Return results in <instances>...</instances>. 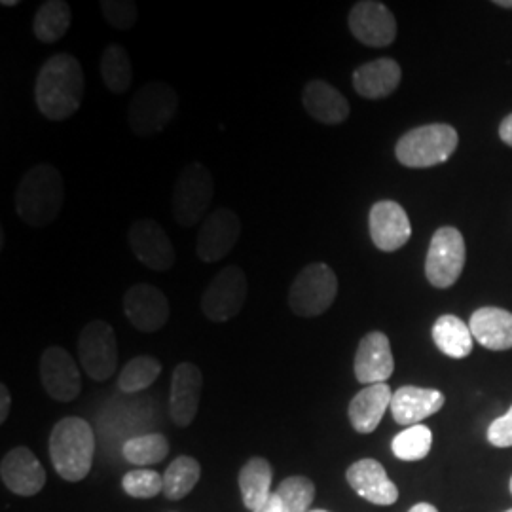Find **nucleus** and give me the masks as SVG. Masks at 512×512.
<instances>
[{"label": "nucleus", "mask_w": 512, "mask_h": 512, "mask_svg": "<svg viewBox=\"0 0 512 512\" xmlns=\"http://www.w3.org/2000/svg\"><path fill=\"white\" fill-rule=\"evenodd\" d=\"M511 494H512V478H511Z\"/></svg>", "instance_id": "a18cd8bd"}, {"label": "nucleus", "mask_w": 512, "mask_h": 512, "mask_svg": "<svg viewBox=\"0 0 512 512\" xmlns=\"http://www.w3.org/2000/svg\"><path fill=\"white\" fill-rule=\"evenodd\" d=\"M275 494L283 503V512H311L315 484L308 476H289L279 484Z\"/></svg>", "instance_id": "72a5a7b5"}, {"label": "nucleus", "mask_w": 512, "mask_h": 512, "mask_svg": "<svg viewBox=\"0 0 512 512\" xmlns=\"http://www.w3.org/2000/svg\"><path fill=\"white\" fill-rule=\"evenodd\" d=\"M10 408H12V397H10V389L8 385H0V423L8 420L10 416Z\"/></svg>", "instance_id": "4c0bfd02"}, {"label": "nucleus", "mask_w": 512, "mask_h": 512, "mask_svg": "<svg viewBox=\"0 0 512 512\" xmlns=\"http://www.w3.org/2000/svg\"><path fill=\"white\" fill-rule=\"evenodd\" d=\"M124 313L139 332H158L164 329L171 315L169 300L158 287L137 283L124 294Z\"/></svg>", "instance_id": "2eb2a0df"}, {"label": "nucleus", "mask_w": 512, "mask_h": 512, "mask_svg": "<svg viewBox=\"0 0 512 512\" xmlns=\"http://www.w3.org/2000/svg\"><path fill=\"white\" fill-rule=\"evenodd\" d=\"M78 359L88 378L105 382L118 366V342L107 321L88 323L78 336Z\"/></svg>", "instance_id": "1a4fd4ad"}, {"label": "nucleus", "mask_w": 512, "mask_h": 512, "mask_svg": "<svg viewBox=\"0 0 512 512\" xmlns=\"http://www.w3.org/2000/svg\"><path fill=\"white\" fill-rule=\"evenodd\" d=\"M101 76L112 93H126L133 82V65L128 50L120 44H110L101 55Z\"/></svg>", "instance_id": "c756f323"}, {"label": "nucleus", "mask_w": 512, "mask_h": 512, "mask_svg": "<svg viewBox=\"0 0 512 512\" xmlns=\"http://www.w3.org/2000/svg\"><path fill=\"white\" fill-rule=\"evenodd\" d=\"M177 110L179 95L169 84L147 82L129 101V129L139 137L158 135L173 122Z\"/></svg>", "instance_id": "39448f33"}, {"label": "nucleus", "mask_w": 512, "mask_h": 512, "mask_svg": "<svg viewBox=\"0 0 512 512\" xmlns=\"http://www.w3.org/2000/svg\"><path fill=\"white\" fill-rule=\"evenodd\" d=\"M255 512H283V503H281V499L277 497V494H272V497L268 499V503L262 505L260 509H256Z\"/></svg>", "instance_id": "ea45409f"}, {"label": "nucleus", "mask_w": 512, "mask_h": 512, "mask_svg": "<svg viewBox=\"0 0 512 512\" xmlns=\"http://www.w3.org/2000/svg\"><path fill=\"white\" fill-rule=\"evenodd\" d=\"M499 137H501V141H503L505 145L512 147V114H509V116L501 122V126H499Z\"/></svg>", "instance_id": "58836bf2"}, {"label": "nucleus", "mask_w": 512, "mask_h": 512, "mask_svg": "<svg viewBox=\"0 0 512 512\" xmlns=\"http://www.w3.org/2000/svg\"><path fill=\"white\" fill-rule=\"evenodd\" d=\"M465 239L458 228L442 226L429 243L425 258L427 281L437 289H448L456 285L465 268Z\"/></svg>", "instance_id": "6e6552de"}, {"label": "nucleus", "mask_w": 512, "mask_h": 512, "mask_svg": "<svg viewBox=\"0 0 512 512\" xmlns=\"http://www.w3.org/2000/svg\"><path fill=\"white\" fill-rule=\"evenodd\" d=\"M124 492L133 499H152L164 492V475L152 469H133L122 478Z\"/></svg>", "instance_id": "f704fd0d"}, {"label": "nucleus", "mask_w": 512, "mask_h": 512, "mask_svg": "<svg viewBox=\"0 0 512 512\" xmlns=\"http://www.w3.org/2000/svg\"><path fill=\"white\" fill-rule=\"evenodd\" d=\"M408 512H439L437 511V507H433V505H429V503H418V505H414L412 509Z\"/></svg>", "instance_id": "a19ab883"}, {"label": "nucleus", "mask_w": 512, "mask_h": 512, "mask_svg": "<svg viewBox=\"0 0 512 512\" xmlns=\"http://www.w3.org/2000/svg\"><path fill=\"white\" fill-rule=\"evenodd\" d=\"M368 226L374 245L384 253L399 251L412 236V224L403 205L391 200L372 205Z\"/></svg>", "instance_id": "f3484780"}, {"label": "nucleus", "mask_w": 512, "mask_h": 512, "mask_svg": "<svg viewBox=\"0 0 512 512\" xmlns=\"http://www.w3.org/2000/svg\"><path fill=\"white\" fill-rule=\"evenodd\" d=\"M401 80V65L391 57H382L355 69L353 88L365 99H384L399 88Z\"/></svg>", "instance_id": "5701e85b"}, {"label": "nucleus", "mask_w": 512, "mask_h": 512, "mask_svg": "<svg viewBox=\"0 0 512 512\" xmlns=\"http://www.w3.org/2000/svg\"><path fill=\"white\" fill-rule=\"evenodd\" d=\"M40 380L57 403H71L82 391V376L69 351L59 346L44 349L40 357Z\"/></svg>", "instance_id": "4468645a"}, {"label": "nucleus", "mask_w": 512, "mask_h": 512, "mask_svg": "<svg viewBox=\"0 0 512 512\" xmlns=\"http://www.w3.org/2000/svg\"><path fill=\"white\" fill-rule=\"evenodd\" d=\"M351 35L370 48H385L397 38V19L376 0H361L349 12Z\"/></svg>", "instance_id": "ddd939ff"}, {"label": "nucleus", "mask_w": 512, "mask_h": 512, "mask_svg": "<svg viewBox=\"0 0 512 512\" xmlns=\"http://www.w3.org/2000/svg\"><path fill=\"white\" fill-rule=\"evenodd\" d=\"M395 370L387 334L374 330L359 342L355 353V378L363 385L385 384Z\"/></svg>", "instance_id": "6ab92c4d"}, {"label": "nucleus", "mask_w": 512, "mask_h": 512, "mask_svg": "<svg viewBox=\"0 0 512 512\" xmlns=\"http://www.w3.org/2000/svg\"><path fill=\"white\" fill-rule=\"evenodd\" d=\"M393 393L387 384L366 385L349 403L351 427L359 435H370L378 429L387 408H391Z\"/></svg>", "instance_id": "4be33fe9"}, {"label": "nucleus", "mask_w": 512, "mask_h": 512, "mask_svg": "<svg viewBox=\"0 0 512 512\" xmlns=\"http://www.w3.org/2000/svg\"><path fill=\"white\" fill-rule=\"evenodd\" d=\"M73 23V10L63 0H46L33 19V33L44 44H54L65 37Z\"/></svg>", "instance_id": "cd10ccee"}, {"label": "nucleus", "mask_w": 512, "mask_h": 512, "mask_svg": "<svg viewBox=\"0 0 512 512\" xmlns=\"http://www.w3.org/2000/svg\"><path fill=\"white\" fill-rule=\"evenodd\" d=\"M338 296V277L334 270L323 264H308L291 285L289 308L298 317H319L329 310Z\"/></svg>", "instance_id": "0eeeda50"}, {"label": "nucleus", "mask_w": 512, "mask_h": 512, "mask_svg": "<svg viewBox=\"0 0 512 512\" xmlns=\"http://www.w3.org/2000/svg\"><path fill=\"white\" fill-rule=\"evenodd\" d=\"M215 196V181L202 162H190L179 173L173 186V219L184 228H190L205 219V213Z\"/></svg>", "instance_id": "423d86ee"}, {"label": "nucleus", "mask_w": 512, "mask_h": 512, "mask_svg": "<svg viewBox=\"0 0 512 512\" xmlns=\"http://www.w3.org/2000/svg\"><path fill=\"white\" fill-rule=\"evenodd\" d=\"M488 440L495 448H511L512 446V406L501 418H495L488 427Z\"/></svg>", "instance_id": "e433bc0d"}, {"label": "nucleus", "mask_w": 512, "mask_h": 512, "mask_svg": "<svg viewBox=\"0 0 512 512\" xmlns=\"http://www.w3.org/2000/svg\"><path fill=\"white\" fill-rule=\"evenodd\" d=\"M48 448L54 469L63 480L80 482L90 475L95 458V433L84 418L69 416L57 421Z\"/></svg>", "instance_id": "7ed1b4c3"}, {"label": "nucleus", "mask_w": 512, "mask_h": 512, "mask_svg": "<svg viewBox=\"0 0 512 512\" xmlns=\"http://www.w3.org/2000/svg\"><path fill=\"white\" fill-rule=\"evenodd\" d=\"M435 346L452 359H465L471 355L475 338L469 325H465L456 315H440L433 325Z\"/></svg>", "instance_id": "bb28decb"}, {"label": "nucleus", "mask_w": 512, "mask_h": 512, "mask_svg": "<svg viewBox=\"0 0 512 512\" xmlns=\"http://www.w3.org/2000/svg\"><path fill=\"white\" fill-rule=\"evenodd\" d=\"M446 403L444 393L437 389L404 385L393 393L391 399V414L393 420L403 427L420 425L421 421L437 414Z\"/></svg>", "instance_id": "412c9836"}, {"label": "nucleus", "mask_w": 512, "mask_h": 512, "mask_svg": "<svg viewBox=\"0 0 512 512\" xmlns=\"http://www.w3.org/2000/svg\"><path fill=\"white\" fill-rule=\"evenodd\" d=\"M2 6H18L19 0H2Z\"/></svg>", "instance_id": "37998d69"}, {"label": "nucleus", "mask_w": 512, "mask_h": 512, "mask_svg": "<svg viewBox=\"0 0 512 512\" xmlns=\"http://www.w3.org/2000/svg\"><path fill=\"white\" fill-rule=\"evenodd\" d=\"M311 512H330V511H325V509H315V511H311Z\"/></svg>", "instance_id": "c03bdc74"}, {"label": "nucleus", "mask_w": 512, "mask_h": 512, "mask_svg": "<svg viewBox=\"0 0 512 512\" xmlns=\"http://www.w3.org/2000/svg\"><path fill=\"white\" fill-rule=\"evenodd\" d=\"M16 213L33 228H46L54 222L65 203V181L61 171L50 164L31 167L16 190Z\"/></svg>", "instance_id": "f03ea898"}, {"label": "nucleus", "mask_w": 512, "mask_h": 512, "mask_svg": "<svg viewBox=\"0 0 512 512\" xmlns=\"http://www.w3.org/2000/svg\"><path fill=\"white\" fill-rule=\"evenodd\" d=\"M302 105L313 120L336 126L349 118L348 99L325 80H311L302 92Z\"/></svg>", "instance_id": "b1692460"}, {"label": "nucleus", "mask_w": 512, "mask_h": 512, "mask_svg": "<svg viewBox=\"0 0 512 512\" xmlns=\"http://www.w3.org/2000/svg\"><path fill=\"white\" fill-rule=\"evenodd\" d=\"M458 145V131L452 126L427 124L404 133L395 147V156L404 167L425 169L448 162Z\"/></svg>", "instance_id": "20e7f679"}, {"label": "nucleus", "mask_w": 512, "mask_h": 512, "mask_svg": "<svg viewBox=\"0 0 512 512\" xmlns=\"http://www.w3.org/2000/svg\"><path fill=\"white\" fill-rule=\"evenodd\" d=\"M124 458L133 465H154L167 458L169 454V440L160 433H148L126 440L122 448Z\"/></svg>", "instance_id": "473e14b6"}, {"label": "nucleus", "mask_w": 512, "mask_h": 512, "mask_svg": "<svg viewBox=\"0 0 512 512\" xmlns=\"http://www.w3.org/2000/svg\"><path fill=\"white\" fill-rule=\"evenodd\" d=\"M272 465L264 458H251L239 471V492L245 509L255 512L272 497Z\"/></svg>", "instance_id": "a878e982"}, {"label": "nucleus", "mask_w": 512, "mask_h": 512, "mask_svg": "<svg viewBox=\"0 0 512 512\" xmlns=\"http://www.w3.org/2000/svg\"><path fill=\"white\" fill-rule=\"evenodd\" d=\"M249 293L247 275L239 266H226L213 277L202 296L203 315L213 323H226L243 310Z\"/></svg>", "instance_id": "9d476101"}, {"label": "nucleus", "mask_w": 512, "mask_h": 512, "mask_svg": "<svg viewBox=\"0 0 512 512\" xmlns=\"http://www.w3.org/2000/svg\"><path fill=\"white\" fill-rule=\"evenodd\" d=\"M160 374H162V363L156 357H150V355L133 357L118 376V389L124 393H139L154 384L160 378Z\"/></svg>", "instance_id": "7c9ffc66"}, {"label": "nucleus", "mask_w": 512, "mask_h": 512, "mask_svg": "<svg viewBox=\"0 0 512 512\" xmlns=\"http://www.w3.org/2000/svg\"><path fill=\"white\" fill-rule=\"evenodd\" d=\"M0 478L12 494L21 497H33L46 486V471L27 446H18L2 458Z\"/></svg>", "instance_id": "a211bd4d"}, {"label": "nucleus", "mask_w": 512, "mask_h": 512, "mask_svg": "<svg viewBox=\"0 0 512 512\" xmlns=\"http://www.w3.org/2000/svg\"><path fill=\"white\" fill-rule=\"evenodd\" d=\"M351 490L372 505L389 507L397 503L399 488L385 473L384 465L376 459H361L346 473Z\"/></svg>", "instance_id": "aec40b11"}, {"label": "nucleus", "mask_w": 512, "mask_h": 512, "mask_svg": "<svg viewBox=\"0 0 512 512\" xmlns=\"http://www.w3.org/2000/svg\"><path fill=\"white\" fill-rule=\"evenodd\" d=\"M505 512H512V509H509V511H505Z\"/></svg>", "instance_id": "49530a36"}, {"label": "nucleus", "mask_w": 512, "mask_h": 512, "mask_svg": "<svg viewBox=\"0 0 512 512\" xmlns=\"http://www.w3.org/2000/svg\"><path fill=\"white\" fill-rule=\"evenodd\" d=\"M203 374L194 363L175 366L169 391V414L177 427H190L200 410Z\"/></svg>", "instance_id": "dca6fc26"}, {"label": "nucleus", "mask_w": 512, "mask_h": 512, "mask_svg": "<svg viewBox=\"0 0 512 512\" xmlns=\"http://www.w3.org/2000/svg\"><path fill=\"white\" fill-rule=\"evenodd\" d=\"M128 241L131 253L150 270L167 272L175 266V247L156 220H135L129 228Z\"/></svg>", "instance_id": "9b49d317"}, {"label": "nucleus", "mask_w": 512, "mask_h": 512, "mask_svg": "<svg viewBox=\"0 0 512 512\" xmlns=\"http://www.w3.org/2000/svg\"><path fill=\"white\" fill-rule=\"evenodd\" d=\"M101 12L110 27L118 31L133 29L139 18V10L133 0H103Z\"/></svg>", "instance_id": "c9c22d12"}, {"label": "nucleus", "mask_w": 512, "mask_h": 512, "mask_svg": "<svg viewBox=\"0 0 512 512\" xmlns=\"http://www.w3.org/2000/svg\"><path fill=\"white\" fill-rule=\"evenodd\" d=\"M84 92V69L73 55H52L38 71L35 101L44 118L52 122L74 116L82 105Z\"/></svg>", "instance_id": "f257e3e1"}, {"label": "nucleus", "mask_w": 512, "mask_h": 512, "mask_svg": "<svg viewBox=\"0 0 512 512\" xmlns=\"http://www.w3.org/2000/svg\"><path fill=\"white\" fill-rule=\"evenodd\" d=\"M495 4H497V6H503V8H512V0H497Z\"/></svg>", "instance_id": "79ce46f5"}, {"label": "nucleus", "mask_w": 512, "mask_h": 512, "mask_svg": "<svg viewBox=\"0 0 512 512\" xmlns=\"http://www.w3.org/2000/svg\"><path fill=\"white\" fill-rule=\"evenodd\" d=\"M239 234L241 220L238 215L228 207H219L203 220L196 243V255L207 264L220 262L236 247Z\"/></svg>", "instance_id": "f8f14e48"}, {"label": "nucleus", "mask_w": 512, "mask_h": 512, "mask_svg": "<svg viewBox=\"0 0 512 512\" xmlns=\"http://www.w3.org/2000/svg\"><path fill=\"white\" fill-rule=\"evenodd\" d=\"M202 478V465L192 456H179L164 473V495L169 501H181Z\"/></svg>", "instance_id": "c85d7f7f"}, {"label": "nucleus", "mask_w": 512, "mask_h": 512, "mask_svg": "<svg viewBox=\"0 0 512 512\" xmlns=\"http://www.w3.org/2000/svg\"><path fill=\"white\" fill-rule=\"evenodd\" d=\"M433 446V433L425 425H412L401 431L393 442V456L401 461H420L427 458Z\"/></svg>", "instance_id": "2f4dec72"}, {"label": "nucleus", "mask_w": 512, "mask_h": 512, "mask_svg": "<svg viewBox=\"0 0 512 512\" xmlns=\"http://www.w3.org/2000/svg\"><path fill=\"white\" fill-rule=\"evenodd\" d=\"M469 329L480 346L492 351L512 348V313L501 308H480L471 315Z\"/></svg>", "instance_id": "393cba45"}]
</instances>
